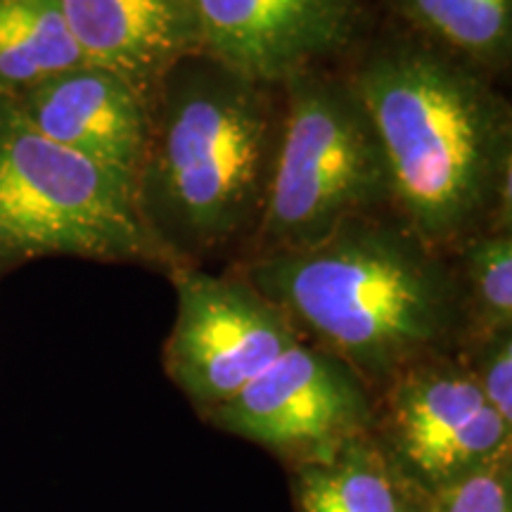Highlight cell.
<instances>
[{
  "mask_svg": "<svg viewBox=\"0 0 512 512\" xmlns=\"http://www.w3.org/2000/svg\"><path fill=\"white\" fill-rule=\"evenodd\" d=\"M430 512H512V458L439 491Z\"/></svg>",
  "mask_w": 512,
  "mask_h": 512,
  "instance_id": "e0dca14e",
  "label": "cell"
},
{
  "mask_svg": "<svg viewBox=\"0 0 512 512\" xmlns=\"http://www.w3.org/2000/svg\"><path fill=\"white\" fill-rule=\"evenodd\" d=\"M389 22L503 81L512 67V0H377Z\"/></svg>",
  "mask_w": 512,
  "mask_h": 512,
  "instance_id": "4fadbf2b",
  "label": "cell"
},
{
  "mask_svg": "<svg viewBox=\"0 0 512 512\" xmlns=\"http://www.w3.org/2000/svg\"><path fill=\"white\" fill-rule=\"evenodd\" d=\"M60 8L86 62L145 95L174 64L204 53L195 0H60Z\"/></svg>",
  "mask_w": 512,
  "mask_h": 512,
  "instance_id": "8fae6325",
  "label": "cell"
},
{
  "mask_svg": "<svg viewBox=\"0 0 512 512\" xmlns=\"http://www.w3.org/2000/svg\"><path fill=\"white\" fill-rule=\"evenodd\" d=\"M83 62L60 0H0V98Z\"/></svg>",
  "mask_w": 512,
  "mask_h": 512,
  "instance_id": "5bb4252c",
  "label": "cell"
},
{
  "mask_svg": "<svg viewBox=\"0 0 512 512\" xmlns=\"http://www.w3.org/2000/svg\"><path fill=\"white\" fill-rule=\"evenodd\" d=\"M204 53L259 81L335 67L377 22V0H195Z\"/></svg>",
  "mask_w": 512,
  "mask_h": 512,
  "instance_id": "9c48e42d",
  "label": "cell"
},
{
  "mask_svg": "<svg viewBox=\"0 0 512 512\" xmlns=\"http://www.w3.org/2000/svg\"><path fill=\"white\" fill-rule=\"evenodd\" d=\"M176 318L162 349L164 373L200 418L240 394L299 342L285 313L235 266H174Z\"/></svg>",
  "mask_w": 512,
  "mask_h": 512,
  "instance_id": "8992f818",
  "label": "cell"
},
{
  "mask_svg": "<svg viewBox=\"0 0 512 512\" xmlns=\"http://www.w3.org/2000/svg\"><path fill=\"white\" fill-rule=\"evenodd\" d=\"M458 358L482 389L486 401L512 425V330L465 339Z\"/></svg>",
  "mask_w": 512,
  "mask_h": 512,
  "instance_id": "2e32d148",
  "label": "cell"
},
{
  "mask_svg": "<svg viewBox=\"0 0 512 512\" xmlns=\"http://www.w3.org/2000/svg\"><path fill=\"white\" fill-rule=\"evenodd\" d=\"M392 209L387 164L342 67L283 81V131L271 185L240 259L316 245L356 216Z\"/></svg>",
  "mask_w": 512,
  "mask_h": 512,
  "instance_id": "277c9868",
  "label": "cell"
},
{
  "mask_svg": "<svg viewBox=\"0 0 512 512\" xmlns=\"http://www.w3.org/2000/svg\"><path fill=\"white\" fill-rule=\"evenodd\" d=\"M294 512H430L432 494L389 458L373 432L287 470Z\"/></svg>",
  "mask_w": 512,
  "mask_h": 512,
  "instance_id": "7c38bea8",
  "label": "cell"
},
{
  "mask_svg": "<svg viewBox=\"0 0 512 512\" xmlns=\"http://www.w3.org/2000/svg\"><path fill=\"white\" fill-rule=\"evenodd\" d=\"M10 100L53 143L136 178L150 126V95L121 74L83 62Z\"/></svg>",
  "mask_w": 512,
  "mask_h": 512,
  "instance_id": "30bf717a",
  "label": "cell"
},
{
  "mask_svg": "<svg viewBox=\"0 0 512 512\" xmlns=\"http://www.w3.org/2000/svg\"><path fill=\"white\" fill-rule=\"evenodd\" d=\"M373 434L432 496L512 458V425L486 401L458 354L418 363L387 384L377 394Z\"/></svg>",
  "mask_w": 512,
  "mask_h": 512,
  "instance_id": "52a82bcc",
  "label": "cell"
},
{
  "mask_svg": "<svg viewBox=\"0 0 512 512\" xmlns=\"http://www.w3.org/2000/svg\"><path fill=\"white\" fill-rule=\"evenodd\" d=\"M339 67L380 140L392 209L422 240L451 254L486 228L512 226L503 81L382 15Z\"/></svg>",
  "mask_w": 512,
  "mask_h": 512,
  "instance_id": "6da1fadb",
  "label": "cell"
},
{
  "mask_svg": "<svg viewBox=\"0 0 512 512\" xmlns=\"http://www.w3.org/2000/svg\"><path fill=\"white\" fill-rule=\"evenodd\" d=\"M375 406L377 396L347 363L299 339L204 422L292 470L373 432Z\"/></svg>",
  "mask_w": 512,
  "mask_h": 512,
  "instance_id": "ba28073f",
  "label": "cell"
},
{
  "mask_svg": "<svg viewBox=\"0 0 512 512\" xmlns=\"http://www.w3.org/2000/svg\"><path fill=\"white\" fill-rule=\"evenodd\" d=\"M230 266L285 313L299 339L347 363L375 396L463 344L465 304L451 254L394 209L356 216L316 245Z\"/></svg>",
  "mask_w": 512,
  "mask_h": 512,
  "instance_id": "7a4b0ae2",
  "label": "cell"
},
{
  "mask_svg": "<svg viewBox=\"0 0 512 512\" xmlns=\"http://www.w3.org/2000/svg\"><path fill=\"white\" fill-rule=\"evenodd\" d=\"M465 304V339L512 330V226L486 228L451 252Z\"/></svg>",
  "mask_w": 512,
  "mask_h": 512,
  "instance_id": "9a60e30c",
  "label": "cell"
},
{
  "mask_svg": "<svg viewBox=\"0 0 512 512\" xmlns=\"http://www.w3.org/2000/svg\"><path fill=\"white\" fill-rule=\"evenodd\" d=\"M283 131V83L259 81L207 53L185 57L150 93L133 178L140 221L166 268L245 252Z\"/></svg>",
  "mask_w": 512,
  "mask_h": 512,
  "instance_id": "3957f363",
  "label": "cell"
},
{
  "mask_svg": "<svg viewBox=\"0 0 512 512\" xmlns=\"http://www.w3.org/2000/svg\"><path fill=\"white\" fill-rule=\"evenodd\" d=\"M43 256L166 268L131 178L53 143L0 98V268Z\"/></svg>",
  "mask_w": 512,
  "mask_h": 512,
  "instance_id": "5b68a950",
  "label": "cell"
}]
</instances>
